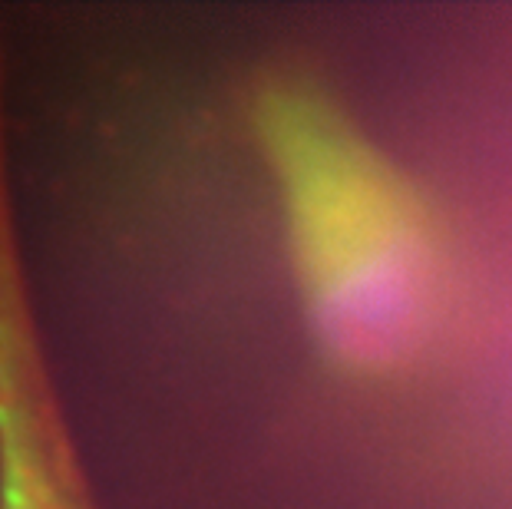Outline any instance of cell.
Listing matches in <instances>:
<instances>
[{
  "mask_svg": "<svg viewBox=\"0 0 512 509\" xmlns=\"http://www.w3.org/2000/svg\"><path fill=\"white\" fill-rule=\"evenodd\" d=\"M252 133L314 341L347 367L400 361L427 324L437 278L410 189L308 80L261 86Z\"/></svg>",
  "mask_w": 512,
  "mask_h": 509,
  "instance_id": "1",
  "label": "cell"
},
{
  "mask_svg": "<svg viewBox=\"0 0 512 509\" xmlns=\"http://www.w3.org/2000/svg\"><path fill=\"white\" fill-rule=\"evenodd\" d=\"M0 509H100L0 222Z\"/></svg>",
  "mask_w": 512,
  "mask_h": 509,
  "instance_id": "2",
  "label": "cell"
}]
</instances>
